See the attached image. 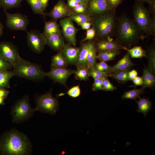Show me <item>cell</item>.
Returning <instances> with one entry per match:
<instances>
[{
	"label": "cell",
	"mask_w": 155,
	"mask_h": 155,
	"mask_svg": "<svg viewBox=\"0 0 155 155\" xmlns=\"http://www.w3.org/2000/svg\"><path fill=\"white\" fill-rule=\"evenodd\" d=\"M30 147V144L26 137L17 131L6 132L0 140V152L3 154H26Z\"/></svg>",
	"instance_id": "obj_1"
},
{
	"label": "cell",
	"mask_w": 155,
	"mask_h": 155,
	"mask_svg": "<svg viewBox=\"0 0 155 155\" xmlns=\"http://www.w3.org/2000/svg\"><path fill=\"white\" fill-rule=\"evenodd\" d=\"M142 77L143 81L141 86L142 87L151 88H154L155 84L154 73L148 67L145 68L143 69Z\"/></svg>",
	"instance_id": "obj_19"
},
{
	"label": "cell",
	"mask_w": 155,
	"mask_h": 155,
	"mask_svg": "<svg viewBox=\"0 0 155 155\" xmlns=\"http://www.w3.org/2000/svg\"><path fill=\"white\" fill-rule=\"evenodd\" d=\"M77 70L74 73L75 78L76 80L87 81L89 80L90 76L88 69L82 66L76 67Z\"/></svg>",
	"instance_id": "obj_31"
},
{
	"label": "cell",
	"mask_w": 155,
	"mask_h": 155,
	"mask_svg": "<svg viewBox=\"0 0 155 155\" xmlns=\"http://www.w3.org/2000/svg\"><path fill=\"white\" fill-rule=\"evenodd\" d=\"M147 57L148 59V66L154 74L155 72V50L154 47L151 48L148 50Z\"/></svg>",
	"instance_id": "obj_34"
},
{
	"label": "cell",
	"mask_w": 155,
	"mask_h": 155,
	"mask_svg": "<svg viewBox=\"0 0 155 155\" xmlns=\"http://www.w3.org/2000/svg\"><path fill=\"white\" fill-rule=\"evenodd\" d=\"M35 98L36 105L35 110L54 115L59 109L58 101L53 97L51 91L36 96Z\"/></svg>",
	"instance_id": "obj_5"
},
{
	"label": "cell",
	"mask_w": 155,
	"mask_h": 155,
	"mask_svg": "<svg viewBox=\"0 0 155 155\" xmlns=\"http://www.w3.org/2000/svg\"><path fill=\"white\" fill-rule=\"evenodd\" d=\"M155 32V17L151 18V23L149 30V34L153 36H154Z\"/></svg>",
	"instance_id": "obj_44"
},
{
	"label": "cell",
	"mask_w": 155,
	"mask_h": 155,
	"mask_svg": "<svg viewBox=\"0 0 155 155\" xmlns=\"http://www.w3.org/2000/svg\"><path fill=\"white\" fill-rule=\"evenodd\" d=\"M79 4L80 3L74 0H67V6L71 8L74 7Z\"/></svg>",
	"instance_id": "obj_48"
},
{
	"label": "cell",
	"mask_w": 155,
	"mask_h": 155,
	"mask_svg": "<svg viewBox=\"0 0 155 155\" xmlns=\"http://www.w3.org/2000/svg\"><path fill=\"white\" fill-rule=\"evenodd\" d=\"M80 50V47H74L67 43L65 44L61 52L65 58L68 65H75Z\"/></svg>",
	"instance_id": "obj_16"
},
{
	"label": "cell",
	"mask_w": 155,
	"mask_h": 155,
	"mask_svg": "<svg viewBox=\"0 0 155 155\" xmlns=\"http://www.w3.org/2000/svg\"><path fill=\"white\" fill-rule=\"evenodd\" d=\"M81 92L79 85H78L72 87L68 90L67 93H63V95L67 94L71 97L75 98L80 96Z\"/></svg>",
	"instance_id": "obj_36"
},
{
	"label": "cell",
	"mask_w": 155,
	"mask_h": 155,
	"mask_svg": "<svg viewBox=\"0 0 155 155\" xmlns=\"http://www.w3.org/2000/svg\"><path fill=\"white\" fill-rule=\"evenodd\" d=\"M27 40L29 48L37 53H41L46 44L45 38L43 34L36 30L27 32Z\"/></svg>",
	"instance_id": "obj_9"
},
{
	"label": "cell",
	"mask_w": 155,
	"mask_h": 155,
	"mask_svg": "<svg viewBox=\"0 0 155 155\" xmlns=\"http://www.w3.org/2000/svg\"><path fill=\"white\" fill-rule=\"evenodd\" d=\"M145 88L142 87L140 89L135 87L134 89L125 92L121 96L122 99H130L136 100L137 98L144 92Z\"/></svg>",
	"instance_id": "obj_29"
},
{
	"label": "cell",
	"mask_w": 155,
	"mask_h": 155,
	"mask_svg": "<svg viewBox=\"0 0 155 155\" xmlns=\"http://www.w3.org/2000/svg\"><path fill=\"white\" fill-rule=\"evenodd\" d=\"M107 1L110 8L114 10L121 3L122 0H107Z\"/></svg>",
	"instance_id": "obj_43"
},
{
	"label": "cell",
	"mask_w": 155,
	"mask_h": 155,
	"mask_svg": "<svg viewBox=\"0 0 155 155\" xmlns=\"http://www.w3.org/2000/svg\"><path fill=\"white\" fill-rule=\"evenodd\" d=\"M135 65L132 62L130 55L127 52L116 64L113 66H111L109 74L126 69L129 70Z\"/></svg>",
	"instance_id": "obj_18"
},
{
	"label": "cell",
	"mask_w": 155,
	"mask_h": 155,
	"mask_svg": "<svg viewBox=\"0 0 155 155\" xmlns=\"http://www.w3.org/2000/svg\"><path fill=\"white\" fill-rule=\"evenodd\" d=\"M139 2H146L150 4L154 0H136Z\"/></svg>",
	"instance_id": "obj_54"
},
{
	"label": "cell",
	"mask_w": 155,
	"mask_h": 155,
	"mask_svg": "<svg viewBox=\"0 0 155 155\" xmlns=\"http://www.w3.org/2000/svg\"><path fill=\"white\" fill-rule=\"evenodd\" d=\"M60 33L59 25L55 21L45 22L43 34L45 37L55 34Z\"/></svg>",
	"instance_id": "obj_27"
},
{
	"label": "cell",
	"mask_w": 155,
	"mask_h": 155,
	"mask_svg": "<svg viewBox=\"0 0 155 155\" xmlns=\"http://www.w3.org/2000/svg\"><path fill=\"white\" fill-rule=\"evenodd\" d=\"M72 9L73 11L75 13H86L87 8L84 5L79 4Z\"/></svg>",
	"instance_id": "obj_42"
},
{
	"label": "cell",
	"mask_w": 155,
	"mask_h": 155,
	"mask_svg": "<svg viewBox=\"0 0 155 155\" xmlns=\"http://www.w3.org/2000/svg\"><path fill=\"white\" fill-rule=\"evenodd\" d=\"M90 76L94 80L109 77L110 74L104 73L96 69L93 67L88 69Z\"/></svg>",
	"instance_id": "obj_35"
},
{
	"label": "cell",
	"mask_w": 155,
	"mask_h": 155,
	"mask_svg": "<svg viewBox=\"0 0 155 155\" xmlns=\"http://www.w3.org/2000/svg\"><path fill=\"white\" fill-rule=\"evenodd\" d=\"M129 70L118 71L112 74H110L109 77L116 80L118 83L124 84L129 81L128 73Z\"/></svg>",
	"instance_id": "obj_30"
},
{
	"label": "cell",
	"mask_w": 155,
	"mask_h": 155,
	"mask_svg": "<svg viewBox=\"0 0 155 155\" xmlns=\"http://www.w3.org/2000/svg\"><path fill=\"white\" fill-rule=\"evenodd\" d=\"M115 13L112 10L93 18L92 24L98 37L103 39L110 38L115 30Z\"/></svg>",
	"instance_id": "obj_4"
},
{
	"label": "cell",
	"mask_w": 155,
	"mask_h": 155,
	"mask_svg": "<svg viewBox=\"0 0 155 155\" xmlns=\"http://www.w3.org/2000/svg\"><path fill=\"white\" fill-rule=\"evenodd\" d=\"M0 57L12 66L20 57L17 48L11 42H0Z\"/></svg>",
	"instance_id": "obj_11"
},
{
	"label": "cell",
	"mask_w": 155,
	"mask_h": 155,
	"mask_svg": "<svg viewBox=\"0 0 155 155\" xmlns=\"http://www.w3.org/2000/svg\"><path fill=\"white\" fill-rule=\"evenodd\" d=\"M29 4L34 13L44 15V11L40 0H25Z\"/></svg>",
	"instance_id": "obj_32"
},
{
	"label": "cell",
	"mask_w": 155,
	"mask_h": 155,
	"mask_svg": "<svg viewBox=\"0 0 155 155\" xmlns=\"http://www.w3.org/2000/svg\"><path fill=\"white\" fill-rule=\"evenodd\" d=\"M41 2L43 8L45 10L46 8L49 0H40Z\"/></svg>",
	"instance_id": "obj_51"
},
{
	"label": "cell",
	"mask_w": 155,
	"mask_h": 155,
	"mask_svg": "<svg viewBox=\"0 0 155 155\" xmlns=\"http://www.w3.org/2000/svg\"><path fill=\"white\" fill-rule=\"evenodd\" d=\"M96 50L95 43L89 42V46L87 56V68L89 69L94 67L97 59Z\"/></svg>",
	"instance_id": "obj_21"
},
{
	"label": "cell",
	"mask_w": 155,
	"mask_h": 155,
	"mask_svg": "<svg viewBox=\"0 0 155 155\" xmlns=\"http://www.w3.org/2000/svg\"><path fill=\"white\" fill-rule=\"evenodd\" d=\"M122 49L127 51L131 59H141L143 57H147L146 52L141 46H136L131 49L123 46Z\"/></svg>",
	"instance_id": "obj_25"
},
{
	"label": "cell",
	"mask_w": 155,
	"mask_h": 155,
	"mask_svg": "<svg viewBox=\"0 0 155 155\" xmlns=\"http://www.w3.org/2000/svg\"><path fill=\"white\" fill-rule=\"evenodd\" d=\"M70 12L64 0H59L51 11L48 13H44V15L48 16L54 20H57L68 15Z\"/></svg>",
	"instance_id": "obj_15"
},
{
	"label": "cell",
	"mask_w": 155,
	"mask_h": 155,
	"mask_svg": "<svg viewBox=\"0 0 155 155\" xmlns=\"http://www.w3.org/2000/svg\"><path fill=\"white\" fill-rule=\"evenodd\" d=\"M110 67L106 62L104 61H100L98 63H96L94 66L96 69L107 74L109 73Z\"/></svg>",
	"instance_id": "obj_37"
},
{
	"label": "cell",
	"mask_w": 155,
	"mask_h": 155,
	"mask_svg": "<svg viewBox=\"0 0 155 155\" xmlns=\"http://www.w3.org/2000/svg\"><path fill=\"white\" fill-rule=\"evenodd\" d=\"M6 16V25L10 29L26 31L29 20L27 16L20 13H10L5 10Z\"/></svg>",
	"instance_id": "obj_8"
},
{
	"label": "cell",
	"mask_w": 155,
	"mask_h": 155,
	"mask_svg": "<svg viewBox=\"0 0 155 155\" xmlns=\"http://www.w3.org/2000/svg\"><path fill=\"white\" fill-rule=\"evenodd\" d=\"M88 46L89 42L82 44L80 47L78 59L75 65L76 67L82 66L87 68V56Z\"/></svg>",
	"instance_id": "obj_23"
},
{
	"label": "cell",
	"mask_w": 155,
	"mask_h": 155,
	"mask_svg": "<svg viewBox=\"0 0 155 155\" xmlns=\"http://www.w3.org/2000/svg\"><path fill=\"white\" fill-rule=\"evenodd\" d=\"M12 66L14 76L33 81L41 80L46 77V72L40 65L21 57Z\"/></svg>",
	"instance_id": "obj_3"
},
{
	"label": "cell",
	"mask_w": 155,
	"mask_h": 155,
	"mask_svg": "<svg viewBox=\"0 0 155 155\" xmlns=\"http://www.w3.org/2000/svg\"><path fill=\"white\" fill-rule=\"evenodd\" d=\"M80 4H82L87 8L89 0H74Z\"/></svg>",
	"instance_id": "obj_50"
},
{
	"label": "cell",
	"mask_w": 155,
	"mask_h": 155,
	"mask_svg": "<svg viewBox=\"0 0 155 155\" xmlns=\"http://www.w3.org/2000/svg\"><path fill=\"white\" fill-rule=\"evenodd\" d=\"M115 28L117 40L128 49L143 38L142 31L135 23L126 16L120 18L116 24Z\"/></svg>",
	"instance_id": "obj_2"
},
{
	"label": "cell",
	"mask_w": 155,
	"mask_h": 155,
	"mask_svg": "<svg viewBox=\"0 0 155 155\" xmlns=\"http://www.w3.org/2000/svg\"><path fill=\"white\" fill-rule=\"evenodd\" d=\"M68 15L71 20L76 22L79 25L86 22H91L93 20L90 15L86 13L71 12Z\"/></svg>",
	"instance_id": "obj_24"
},
{
	"label": "cell",
	"mask_w": 155,
	"mask_h": 155,
	"mask_svg": "<svg viewBox=\"0 0 155 155\" xmlns=\"http://www.w3.org/2000/svg\"><path fill=\"white\" fill-rule=\"evenodd\" d=\"M34 110L30 104L28 96H24L18 100L13 108L11 114L13 121L16 123L23 121L28 118Z\"/></svg>",
	"instance_id": "obj_6"
},
{
	"label": "cell",
	"mask_w": 155,
	"mask_h": 155,
	"mask_svg": "<svg viewBox=\"0 0 155 155\" xmlns=\"http://www.w3.org/2000/svg\"><path fill=\"white\" fill-rule=\"evenodd\" d=\"M150 5H151V9L152 12L153 13H155V3L154 0V1L152 2Z\"/></svg>",
	"instance_id": "obj_52"
},
{
	"label": "cell",
	"mask_w": 155,
	"mask_h": 155,
	"mask_svg": "<svg viewBox=\"0 0 155 155\" xmlns=\"http://www.w3.org/2000/svg\"><path fill=\"white\" fill-rule=\"evenodd\" d=\"M138 98L139 100H136L137 104V112L142 113L146 117L147 114L151 108L152 102L149 100V98H146L145 96L143 98L139 96Z\"/></svg>",
	"instance_id": "obj_20"
},
{
	"label": "cell",
	"mask_w": 155,
	"mask_h": 155,
	"mask_svg": "<svg viewBox=\"0 0 155 155\" xmlns=\"http://www.w3.org/2000/svg\"><path fill=\"white\" fill-rule=\"evenodd\" d=\"M5 99L3 98L0 97V105L4 104V100Z\"/></svg>",
	"instance_id": "obj_55"
},
{
	"label": "cell",
	"mask_w": 155,
	"mask_h": 155,
	"mask_svg": "<svg viewBox=\"0 0 155 155\" xmlns=\"http://www.w3.org/2000/svg\"><path fill=\"white\" fill-rule=\"evenodd\" d=\"M96 51L98 53L122 49L123 46L117 40L111 38L103 39L95 43Z\"/></svg>",
	"instance_id": "obj_14"
},
{
	"label": "cell",
	"mask_w": 155,
	"mask_h": 155,
	"mask_svg": "<svg viewBox=\"0 0 155 155\" xmlns=\"http://www.w3.org/2000/svg\"><path fill=\"white\" fill-rule=\"evenodd\" d=\"M132 81L134 85L133 86L135 87L137 86H141L143 82L142 77L141 76H137Z\"/></svg>",
	"instance_id": "obj_45"
},
{
	"label": "cell",
	"mask_w": 155,
	"mask_h": 155,
	"mask_svg": "<svg viewBox=\"0 0 155 155\" xmlns=\"http://www.w3.org/2000/svg\"><path fill=\"white\" fill-rule=\"evenodd\" d=\"M138 72L135 70L132 69L129 71L128 73V78L129 80H132L134 78L137 76Z\"/></svg>",
	"instance_id": "obj_46"
},
{
	"label": "cell",
	"mask_w": 155,
	"mask_h": 155,
	"mask_svg": "<svg viewBox=\"0 0 155 155\" xmlns=\"http://www.w3.org/2000/svg\"><path fill=\"white\" fill-rule=\"evenodd\" d=\"M46 44L49 46L53 50L58 52L61 51L65 44L60 33L55 34L45 37Z\"/></svg>",
	"instance_id": "obj_17"
},
{
	"label": "cell",
	"mask_w": 155,
	"mask_h": 155,
	"mask_svg": "<svg viewBox=\"0 0 155 155\" xmlns=\"http://www.w3.org/2000/svg\"><path fill=\"white\" fill-rule=\"evenodd\" d=\"M96 34L95 30L93 27L87 30L86 36L82 40V42H84L88 40L92 39L95 37Z\"/></svg>",
	"instance_id": "obj_40"
},
{
	"label": "cell",
	"mask_w": 155,
	"mask_h": 155,
	"mask_svg": "<svg viewBox=\"0 0 155 155\" xmlns=\"http://www.w3.org/2000/svg\"><path fill=\"white\" fill-rule=\"evenodd\" d=\"M87 9L91 14L96 16L113 10L107 0H89Z\"/></svg>",
	"instance_id": "obj_13"
},
{
	"label": "cell",
	"mask_w": 155,
	"mask_h": 155,
	"mask_svg": "<svg viewBox=\"0 0 155 155\" xmlns=\"http://www.w3.org/2000/svg\"><path fill=\"white\" fill-rule=\"evenodd\" d=\"M92 24L91 22H86L81 24L80 26L82 29L87 30L90 28Z\"/></svg>",
	"instance_id": "obj_49"
},
{
	"label": "cell",
	"mask_w": 155,
	"mask_h": 155,
	"mask_svg": "<svg viewBox=\"0 0 155 155\" xmlns=\"http://www.w3.org/2000/svg\"><path fill=\"white\" fill-rule=\"evenodd\" d=\"M104 78H100L94 80V81L92 85V88L93 91H96L100 90H103V81Z\"/></svg>",
	"instance_id": "obj_38"
},
{
	"label": "cell",
	"mask_w": 155,
	"mask_h": 155,
	"mask_svg": "<svg viewBox=\"0 0 155 155\" xmlns=\"http://www.w3.org/2000/svg\"><path fill=\"white\" fill-rule=\"evenodd\" d=\"M12 68V65L0 57V71L10 70Z\"/></svg>",
	"instance_id": "obj_41"
},
{
	"label": "cell",
	"mask_w": 155,
	"mask_h": 155,
	"mask_svg": "<svg viewBox=\"0 0 155 155\" xmlns=\"http://www.w3.org/2000/svg\"><path fill=\"white\" fill-rule=\"evenodd\" d=\"M24 0H0V7L5 10L19 6Z\"/></svg>",
	"instance_id": "obj_33"
},
{
	"label": "cell",
	"mask_w": 155,
	"mask_h": 155,
	"mask_svg": "<svg viewBox=\"0 0 155 155\" xmlns=\"http://www.w3.org/2000/svg\"><path fill=\"white\" fill-rule=\"evenodd\" d=\"M3 26L0 21V38L3 34Z\"/></svg>",
	"instance_id": "obj_53"
},
{
	"label": "cell",
	"mask_w": 155,
	"mask_h": 155,
	"mask_svg": "<svg viewBox=\"0 0 155 155\" xmlns=\"http://www.w3.org/2000/svg\"><path fill=\"white\" fill-rule=\"evenodd\" d=\"M135 23L141 31L149 34V30L151 18L149 11L142 5L136 3L133 10Z\"/></svg>",
	"instance_id": "obj_7"
},
{
	"label": "cell",
	"mask_w": 155,
	"mask_h": 155,
	"mask_svg": "<svg viewBox=\"0 0 155 155\" xmlns=\"http://www.w3.org/2000/svg\"><path fill=\"white\" fill-rule=\"evenodd\" d=\"M51 62V65L57 67L67 68L68 66L67 60L61 51L52 57Z\"/></svg>",
	"instance_id": "obj_26"
},
{
	"label": "cell",
	"mask_w": 155,
	"mask_h": 155,
	"mask_svg": "<svg viewBox=\"0 0 155 155\" xmlns=\"http://www.w3.org/2000/svg\"><path fill=\"white\" fill-rule=\"evenodd\" d=\"M9 93V91L5 89L0 88V97L5 99L7 97Z\"/></svg>",
	"instance_id": "obj_47"
},
{
	"label": "cell",
	"mask_w": 155,
	"mask_h": 155,
	"mask_svg": "<svg viewBox=\"0 0 155 155\" xmlns=\"http://www.w3.org/2000/svg\"><path fill=\"white\" fill-rule=\"evenodd\" d=\"M13 76L12 71L6 70L0 71V88H9L10 80Z\"/></svg>",
	"instance_id": "obj_22"
},
{
	"label": "cell",
	"mask_w": 155,
	"mask_h": 155,
	"mask_svg": "<svg viewBox=\"0 0 155 155\" xmlns=\"http://www.w3.org/2000/svg\"><path fill=\"white\" fill-rule=\"evenodd\" d=\"M120 50H116L103 52L98 53L96 57L100 61L106 62L114 59L120 54Z\"/></svg>",
	"instance_id": "obj_28"
},
{
	"label": "cell",
	"mask_w": 155,
	"mask_h": 155,
	"mask_svg": "<svg viewBox=\"0 0 155 155\" xmlns=\"http://www.w3.org/2000/svg\"><path fill=\"white\" fill-rule=\"evenodd\" d=\"M103 84V90L112 91L117 89L116 87L111 83L107 78L104 79Z\"/></svg>",
	"instance_id": "obj_39"
},
{
	"label": "cell",
	"mask_w": 155,
	"mask_h": 155,
	"mask_svg": "<svg viewBox=\"0 0 155 155\" xmlns=\"http://www.w3.org/2000/svg\"><path fill=\"white\" fill-rule=\"evenodd\" d=\"M75 70L66 68L57 67L51 65L50 70L46 73V77L54 82L58 83L67 88L66 82L68 78L74 74Z\"/></svg>",
	"instance_id": "obj_10"
},
{
	"label": "cell",
	"mask_w": 155,
	"mask_h": 155,
	"mask_svg": "<svg viewBox=\"0 0 155 155\" xmlns=\"http://www.w3.org/2000/svg\"><path fill=\"white\" fill-rule=\"evenodd\" d=\"M60 24L65 39L69 44L75 46L77 30L71 20L69 18H65L60 21Z\"/></svg>",
	"instance_id": "obj_12"
}]
</instances>
